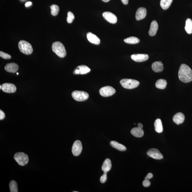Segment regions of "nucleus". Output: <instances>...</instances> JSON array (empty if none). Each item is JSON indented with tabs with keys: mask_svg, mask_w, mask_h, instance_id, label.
Listing matches in <instances>:
<instances>
[{
	"mask_svg": "<svg viewBox=\"0 0 192 192\" xmlns=\"http://www.w3.org/2000/svg\"><path fill=\"white\" fill-rule=\"evenodd\" d=\"M178 77L182 82H191L192 81V71L190 68L186 64H181L178 72Z\"/></svg>",
	"mask_w": 192,
	"mask_h": 192,
	"instance_id": "nucleus-1",
	"label": "nucleus"
},
{
	"mask_svg": "<svg viewBox=\"0 0 192 192\" xmlns=\"http://www.w3.org/2000/svg\"><path fill=\"white\" fill-rule=\"evenodd\" d=\"M52 47V51L59 57L64 58L66 55L67 52L65 46L61 42H54Z\"/></svg>",
	"mask_w": 192,
	"mask_h": 192,
	"instance_id": "nucleus-2",
	"label": "nucleus"
},
{
	"mask_svg": "<svg viewBox=\"0 0 192 192\" xmlns=\"http://www.w3.org/2000/svg\"><path fill=\"white\" fill-rule=\"evenodd\" d=\"M18 46L19 50L21 52L25 55H31L33 51V49L32 45L26 41H20L19 42Z\"/></svg>",
	"mask_w": 192,
	"mask_h": 192,
	"instance_id": "nucleus-3",
	"label": "nucleus"
},
{
	"mask_svg": "<svg viewBox=\"0 0 192 192\" xmlns=\"http://www.w3.org/2000/svg\"><path fill=\"white\" fill-rule=\"evenodd\" d=\"M120 84L124 88L133 89L139 86V82L138 81L130 79H124L120 81Z\"/></svg>",
	"mask_w": 192,
	"mask_h": 192,
	"instance_id": "nucleus-4",
	"label": "nucleus"
},
{
	"mask_svg": "<svg viewBox=\"0 0 192 192\" xmlns=\"http://www.w3.org/2000/svg\"><path fill=\"white\" fill-rule=\"evenodd\" d=\"M14 159L19 165L24 166L29 162V157L26 154L23 152H18L15 154Z\"/></svg>",
	"mask_w": 192,
	"mask_h": 192,
	"instance_id": "nucleus-5",
	"label": "nucleus"
},
{
	"mask_svg": "<svg viewBox=\"0 0 192 192\" xmlns=\"http://www.w3.org/2000/svg\"><path fill=\"white\" fill-rule=\"evenodd\" d=\"M73 98L77 101L83 102L88 99L89 95L88 93L82 91L75 90L72 94Z\"/></svg>",
	"mask_w": 192,
	"mask_h": 192,
	"instance_id": "nucleus-6",
	"label": "nucleus"
},
{
	"mask_svg": "<svg viewBox=\"0 0 192 192\" xmlns=\"http://www.w3.org/2000/svg\"><path fill=\"white\" fill-rule=\"evenodd\" d=\"M99 92L101 96L106 97L111 96L115 94L116 90L113 87L108 86L102 87Z\"/></svg>",
	"mask_w": 192,
	"mask_h": 192,
	"instance_id": "nucleus-7",
	"label": "nucleus"
},
{
	"mask_svg": "<svg viewBox=\"0 0 192 192\" xmlns=\"http://www.w3.org/2000/svg\"><path fill=\"white\" fill-rule=\"evenodd\" d=\"M147 155L151 157L156 159V160H162L163 158V156L158 149L155 148H152L147 151Z\"/></svg>",
	"mask_w": 192,
	"mask_h": 192,
	"instance_id": "nucleus-8",
	"label": "nucleus"
},
{
	"mask_svg": "<svg viewBox=\"0 0 192 192\" xmlns=\"http://www.w3.org/2000/svg\"><path fill=\"white\" fill-rule=\"evenodd\" d=\"M82 150V145L81 141L76 140L75 142L72 147V153L74 156H78L81 154Z\"/></svg>",
	"mask_w": 192,
	"mask_h": 192,
	"instance_id": "nucleus-9",
	"label": "nucleus"
},
{
	"mask_svg": "<svg viewBox=\"0 0 192 192\" xmlns=\"http://www.w3.org/2000/svg\"><path fill=\"white\" fill-rule=\"evenodd\" d=\"M2 90L5 93H12L16 92L17 88L14 84L11 83H5L2 85Z\"/></svg>",
	"mask_w": 192,
	"mask_h": 192,
	"instance_id": "nucleus-10",
	"label": "nucleus"
},
{
	"mask_svg": "<svg viewBox=\"0 0 192 192\" xmlns=\"http://www.w3.org/2000/svg\"><path fill=\"white\" fill-rule=\"evenodd\" d=\"M90 69L85 65H81L78 66L74 71V75H85L90 72Z\"/></svg>",
	"mask_w": 192,
	"mask_h": 192,
	"instance_id": "nucleus-11",
	"label": "nucleus"
},
{
	"mask_svg": "<svg viewBox=\"0 0 192 192\" xmlns=\"http://www.w3.org/2000/svg\"><path fill=\"white\" fill-rule=\"evenodd\" d=\"M103 17L108 22L112 24H115L117 22V18L114 14L106 11L102 14Z\"/></svg>",
	"mask_w": 192,
	"mask_h": 192,
	"instance_id": "nucleus-12",
	"label": "nucleus"
},
{
	"mask_svg": "<svg viewBox=\"0 0 192 192\" xmlns=\"http://www.w3.org/2000/svg\"><path fill=\"white\" fill-rule=\"evenodd\" d=\"M131 57L134 61L139 62L146 61L149 59V56L147 54H133L131 56Z\"/></svg>",
	"mask_w": 192,
	"mask_h": 192,
	"instance_id": "nucleus-13",
	"label": "nucleus"
},
{
	"mask_svg": "<svg viewBox=\"0 0 192 192\" xmlns=\"http://www.w3.org/2000/svg\"><path fill=\"white\" fill-rule=\"evenodd\" d=\"M147 13V10L145 8H139L137 9L136 14V20H140L144 19L146 16Z\"/></svg>",
	"mask_w": 192,
	"mask_h": 192,
	"instance_id": "nucleus-14",
	"label": "nucleus"
},
{
	"mask_svg": "<svg viewBox=\"0 0 192 192\" xmlns=\"http://www.w3.org/2000/svg\"><path fill=\"white\" fill-rule=\"evenodd\" d=\"M18 69V65L14 63H8L5 67V71L10 73H16Z\"/></svg>",
	"mask_w": 192,
	"mask_h": 192,
	"instance_id": "nucleus-15",
	"label": "nucleus"
},
{
	"mask_svg": "<svg viewBox=\"0 0 192 192\" xmlns=\"http://www.w3.org/2000/svg\"><path fill=\"white\" fill-rule=\"evenodd\" d=\"M185 118V116L181 112H178L174 116L172 120L174 123L178 125H179L183 123Z\"/></svg>",
	"mask_w": 192,
	"mask_h": 192,
	"instance_id": "nucleus-16",
	"label": "nucleus"
},
{
	"mask_svg": "<svg viewBox=\"0 0 192 192\" xmlns=\"http://www.w3.org/2000/svg\"><path fill=\"white\" fill-rule=\"evenodd\" d=\"M87 38L89 41L93 44H99L100 43L99 38L92 33L88 32L87 34Z\"/></svg>",
	"mask_w": 192,
	"mask_h": 192,
	"instance_id": "nucleus-17",
	"label": "nucleus"
},
{
	"mask_svg": "<svg viewBox=\"0 0 192 192\" xmlns=\"http://www.w3.org/2000/svg\"><path fill=\"white\" fill-rule=\"evenodd\" d=\"M158 28V25L156 21L154 20L151 23L150 29L149 31V34L151 36L156 35Z\"/></svg>",
	"mask_w": 192,
	"mask_h": 192,
	"instance_id": "nucleus-18",
	"label": "nucleus"
},
{
	"mask_svg": "<svg viewBox=\"0 0 192 192\" xmlns=\"http://www.w3.org/2000/svg\"><path fill=\"white\" fill-rule=\"evenodd\" d=\"M152 68L153 70L155 72H161L164 69L163 65L161 62H155L152 64Z\"/></svg>",
	"mask_w": 192,
	"mask_h": 192,
	"instance_id": "nucleus-19",
	"label": "nucleus"
},
{
	"mask_svg": "<svg viewBox=\"0 0 192 192\" xmlns=\"http://www.w3.org/2000/svg\"><path fill=\"white\" fill-rule=\"evenodd\" d=\"M112 164L111 160L109 159H106L105 160L102 166V170L104 172L107 173L111 170Z\"/></svg>",
	"mask_w": 192,
	"mask_h": 192,
	"instance_id": "nucleus-20",
	"label": "nucleus"
},
{
	"mask_svg": "<svg viewBox=\"0 0 192 192\" xmlns=\"http://www.w3.org/2000/svg\"><path fill=\"white\" fill-rule=\"evenodd\" d=\"M132 135L136 137H141L144 135V131L142 129L138 127L133 128L131 131Z\"/></svg>",
	"mask_w": 192,
	"mask_h": 192,
	"instance_id": "nucleus-21",
	"label": "nucleus"
},
{
	"mask_svg": "<svg viewBox=\"0 0 192 192\" xmlns=\"http://www.w3.org/2000/svg\"><path fill=\"white\" fill-rule=\"evenodd\" d=\"M110 145L114 148L120 151H125L126 150V148L124 145L115 141L110 142Z\"/></svg>",
	"mask_w": 192,
	"mask_h": 192,
	"instance_id": "nucleus-22",
	"label": "nucleus"
},
{
	"mask_svg": "<svg viewBox=\"0 0 192 192\" xmlns=\"http://www.w3.org/2000/svg\"><path fill=\"white\" fill-rule=\"evenodd\" d=\"M155 131L157 133H162L163 127L161 120L158 119L156 120L154 123Z\"/></svg>",
	"mask_w": 192,
	"mask_h": 192,
	"instance_id": "nucleus-23",
	"label": "nucleus"
},
{
	"mask_svg": "<svg viewBox=\"0 0 192 192\" xmlns=\"http://www.w3.org/2000/svg\"><path fill=\"white\" fill-rule=\"evenodd\" d=\"M167 81L166 80L163 79H160L156 81V87L157 88L159 89H164L166 86Z\"/></svg>",
	"mask_w": 192,
	"mask_h": 192,
	"instance_id": "nucleus-24",
	"label": "nucleus"
},
{
	"mask_svg": "<svg viewBox=\"0 0 192 192\" xmlns=\"http://www.w3.org/2000/svg\"><path fill=\"white\" fill-rule=\"evenodd\" d=\"M173 0H161L160 5L162 8L166 10L169 8Z\"/></svg>",
	"mask_w": 192,
	"mask_h": 192,
	"instance_id": "nucleus-25",
	"label": "nucleus"
},
{
	"mask_svg": "<svg viewBox=\"0 0 192 192\" xmlns=\"http://www.w3.org/2000/svg\"><path fill=\"white\" fill-rule=\"evenodd\" d=\"M185 29L188 34L192 33V20L191 19L188 18L186 20Z\"/></svg>",
	"mask_w": 192,
	"mask_h": 192,
	"instance_id": "nucleus-26",
	"label": "nucleus"
},
{
	"mask_svg": "<svg viewBox=\"0 0 192 192\" xmlns=\"http://www.w3.org/2000/svg\"><path fill=\"white\" fill-rule=\"evenodd\" d=\"M124 41L128 44H135L139 43L140 41V40L136 37L132 36L125 39Z\"/></svg>",
	"mask_w": 192,
	"mask_h": 192,
	"instance_id": "nucleus-27",
	"label": "nucleus"
},
{
	"mask_svg": "<svg viewBox=\"0 0 192 192\" xmlns=\"http://www.w3.org/2000/svg\"><path fill=\"white\" fill-rule=\"evenodd\" d=\"M9 187L11 192H18L17 184L14 180H12L9 183Z\"/></svg>",
	"mask_w": 192,
	"mask_h": 192,
	"instance_id": "nucleus-28",
	"label": "nucleus"
},
{
	"mask_svg": "<svg viewBox=\"0 0 192 192\" xmlns=\"http://www.w3.org/2000/svg\"><path fill=\"white\" fill-rule=\"evenodd\" d=\"M51 9V14L53 16H56L59 12V7L57 5H53L50 7Z\"/></svg>",
	"mask_w": 192,
	"mask_h": 192,
	"instance_id": "nucleus-29",
	"label": "nucleus"
},
{
	"mask_svg": "<svg viewBox=\"0 0 192 192\" xmlns=\"http://www.w3.org/2000/svg\"><path fill=\"white\" fill-rule=\"evenodd\" d=\"M75 17L73 14L71 12V11H69L68 13L67 17V22L69 24L72 23L74 20Z\"/></svg>",
	"mask_w": 192,
	"mask_h": 192,
	"instance_id": "nucleus-30",
	"label": "nucleus"
},
{
	"mask_svg": "<svg viewBox=\"0 0 192 192\" xmlns=\"http://www.w3.org/2000/svg\"><path fill=\"white\" fill-rule=\"evenodd\" d=\"M0 56L5 59H10L11 58V56L10 55L2 51L0 52Z\"/></svg>",
	"mask_w": 192,
	"mask_h": 192,
	"instance_id": "nucleus-31",
	"label": "nucleus"
},
{
	"mask_svg": "<svg viewBox=\"0 0 192 192\" xmlns=\"http://www.w3.org/2000/svg\"><path fill=\"white\" fill-rule=\"evenodd\" d=\"M107 180V173L104 172V173L103 175L101 176L100 178V181L101 183H104Z\"/></svg>",
	"mask_w": 192,
	"mask_h": 192,
	"instance_id": "nucleus-32",
	"label": "nucleus"
},
{
	"mask_svg": "<svg viewBox=\"0 0 192 192\" xmlns=\"http://www.w3.org/2000/svg\"><path fill=\"white\" fill-rule=\"evenodd\" d=\"M143 185L145 187H148L151 185V182L149 180L145 179L143 182Z\"/></svg>",
	"mask_w": 192,
	"mask_h": 192,
	"instance_id": "nucleus-33",
	"label": "nucleus"
},
{
	"mask_svg": "<svg viewBox=\"0 0 192 192\" xmlns=\"http://www.w3.org/2000/svg\"><path fill=\"white\" fill-rule=\"evenodd\" d=\"M5 117V114L2 110H0V120H2Z\"/></svg>",
	"mask_w": 192,
	"mask_h": 192,
	"instance_id": "nucleus-34",
	"label": "nucleus"
},
{
	"mask_svg": "<svg viewBox=\"0 0 192 192\" xmlns=\"http://www.w3.org/2000/svg\"><path fill=\"white\" fill-rule=\"evenodd\" d=\"M153 177V175L152 173H149L148 174H147L146 177L145 178V179H147L149 180L151 178H152Z\"/></svg>",
	"mask_w": 192,
	"mask_h": 192,
	"instance_id": "nucleus-35",
	"label": "nucleus"
},
{
	"mask_svg": "<svg viewBox=\"0 0 192 192\" xmlns=\"http://www.w3.org/2000/svg\"><path fill=\"white\" fill-rule=\"evenodd\" d=\"M122 3H123L124 5H127L129 3V0H121Z\"/></svg>",
	"mask_w": 192,
	"mask_h": 192,
	"instance_id": "nucleus-36",
	"label": "nucleus"
},
{
	"mask_svg": "<svg viewBox=\"0 0 192 192\" xmlns=\"http://www.w3.org/2000/svg\"><path fill=\"white\" fill-rule=\"evenodd\" d=\"M32 5V2H27L26 4V5H26V7H28L29 6L31 5Z\"/></svg>",
	"mask_w": 192,
	"mask_h": 192,
	"instance_id": "nucleus-37",
	"label": "nucleus"
},
{
	"mask_svg": "<svg viewBox=\"0 0 192 192\" xmlns=\"http://www.w3.org/2000/svg\"><path fill=\"white\" fill-rule=\"evenodd\" d=\"M138 127L140 128H141V129H142L143 127V125L142 124L140 123H139L138 124Z\"/></svg>",
	"mask_w": 192,
	"mask_h": 192,
	"instance_id": "nucleus-38",
	"label": "nucleus"
},
{
	"mask_svg": "<svg viewBox=\"0 0 192 192\" xmlns=\"http://www.w3.org/2000/svg\"><path fill=\"white\" fill-rule=\"evenodd\" d=\"M102 1L104 2H108L110 1V0H102Z\"/></svg>",
	"mask_w": 192,
	"mask_h": 192,
	"instance_id": "nucleus-39",
	"label": "nucleus"
},
{
	"mask_svg": "<svg viewBox=\"0 0 192 192\" xmlns=\"http://www.w3.org/2000/svg\"><path fill=\"white\" fill-rule=\"evenodd\" d=\"M0 89H2V85H0Z\"/></svg>",
	"mask_w": 192,
	"mask_h": 192,
	"instance_id": "nucleus-40",
	"label": "nucleus"
},
{
	"mask_svg": "<svg viewBox=\"0 0 192 192\" xmlns=\"http://www.w3.org/2000/svg\"><path fill=\"white\" fill-rule=\"evenodd\" d=\"M17 75H19V73H17Z\"/></svg>",
	"mask_w": 192,
	"mask_h": 192,
	"instance_id": "nucleus-41",
	"label": "nucleus"
},
{
	"mask_svg": "<svg viewBox=\"0 0 192 192\" xmlns=\"http://www.w3.org/2000/svg\"><path fill=\"white\" fill-rule=\"evenodd\" d=\"M73 192H78V191H73Z\"/></svg>",
	"mask_w": 192,
	"mask_h": 192,
	"instance_id": "nucleus-42",
	"label": "nucleus"
}]
</instances>
